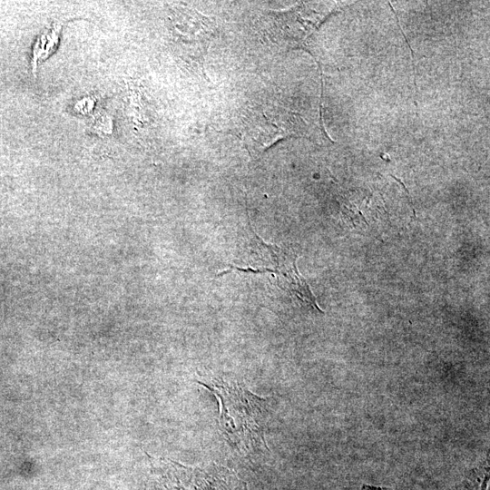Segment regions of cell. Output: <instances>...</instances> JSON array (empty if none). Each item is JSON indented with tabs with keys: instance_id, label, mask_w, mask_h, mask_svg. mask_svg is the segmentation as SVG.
Wrapping results in <instances>:
<instances>
[{
	"instance_id": "6",
	"label": "cell",
	"mask_w": 490,
	"mask_h": 490,
	"mask_svg": "<svg viewBox=\"0 0 490 490\" xmlns=\"http://www.w3.org/2000/svg\"><path fill=\"white\" fill-rule=\"evenodd\" d=\"M63 23H54L51 27L39 34L32 51V70L35 73L39 62L47 59L54 51L59 42Z\"/></svg>"
},
{
	"instance_id": "1",
	"label": "cell",
	"mask_w": 490,
	"mask_h": 490,
	"mask_svg": "<svg viewBox=\"0 0 490 490\" xmlns=\"http://www.w3.org/2000/svg\"><path fill=\"white\" fill-rule=\"evenodd\" d=\"M219 400V426L223 436L239 450L268 449L265 430L269 404L238 380L210 377L198 381Z\"/></svg>"
},
{
	"instance_id": "3",
	"label": "cell",
	"mask_w": 490,
	"mask_h": 490,
	"mask_svg": "<svg viewBox=\"0 0 490 490\" xmlns=\"http://www.w3.org/2000/svg\"><path fill=\"white\" fill-rule=\"evenodd\" d=\"M307 128L298 113L267 99L246 109L238 133L248 150L261 152L284 138L305 134Z\"/></svg>"
},
{
	"instance_id": "2",
	"label": "cell",
	"mask_w": 490,
	"mask_h": 490,
	"mask_svg": "<svg viewBox=\"0 0 490 490\" xmlns=\"http://www.w3.org/2000/svg\"><path fill=\"white\" fill-rule=\"evenodd\" d=\"M149 460L144 490H247L246 483L222 466L191 467L151 456Z\"/></svg>"
},
{
	"instance_id": "5",
	"label": "cell",
	"mask_w": 490,
	"mask_h": 490,
	"mask_svg": "<svg viewBox=\"0 0 490 490\" xmlns=\"http://www.w3.org/2000/svg\"><path fill=\"white\" fill-rule=\"evenodd\" d=\"M175 29L181 54L185 59L200 60L207 53L214 33L209 17L194 10H181Z\"/></svg>"
},
{
	"instance_id": "7",
	"label": "cell",
	"mask_w": 490,
	"mask_h": 490,
	"mask_svg": "<svg viewBox=\"0 0 490 490\" xmlns=\"http://www.w3.org/2000/svg\"><path fill=\"white\" fill-rule=\"evenodd\" d=\"M361 489L362 490H387V488L364 485Z\"/></svg>"
},
{
	"instance_id": "4",
	"label": "cell",
	"mask_w": 490,
	"mask_h": 490,
	"mask_svg": "<svg viewBox=\"0 0 490 490\" xmlns=\"http://www.w3.org/2000/svg\"><path fill=\"white\" fill-rule=\"evenodd\" d=\"M336 11L334 5L301 3L289 10L268 15L267 30L276 44L288 48H305L307 41Z\"/></svg>"
}]
</instances>
